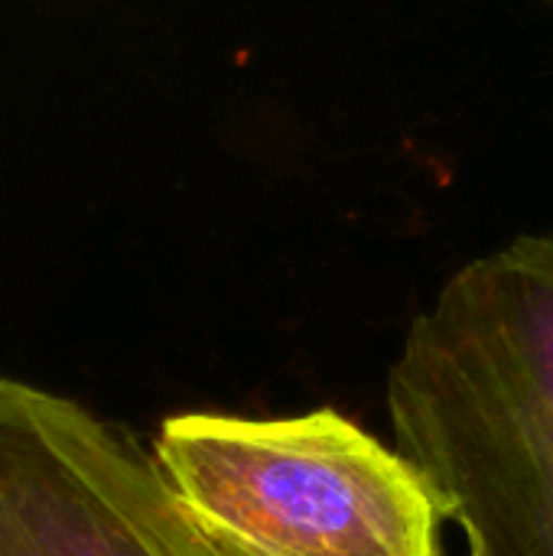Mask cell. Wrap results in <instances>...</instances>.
Instances as JSON below:
<instances>
[{"label": "cell", "instance_id": "3", "mask_svg": "<svg viewBox=\"0 0 553 556\" xmlns=\"http://www.w3.org/2000/svg\"><path fill=\"white\" fill-rule=\"evenodd\" d=\"M0 556L218 554L127 430L0 375Z\"/></svg>", "mask_w": 553, "mask_h": 556}, {"label": "cell", "instance_id": "1", "mask_svg": "<svg viewBox=\"0 0 553 556\" xmlns=\"http://www.w3.org/2000/svg\"><path fill=\"white\" fill-rule=\"evenodd\" d=\"M388 417L466 556H553V235L443 283L391 365Z\"/></svg>", "mask_w": 553, "mask_h": 556}, {"label": "cell", "instance_id": "2", "mask_svg": "<svg viewBox=\"0 0 553 556\" xmlns=\"http://www.w3.org/2000/svg\"><path fill=\"white\" fill-rule=\"evenodd\" d=\"M153 456L218 556H440V508L407 456L332 407L179 414Z\"/></svg>", "mask_w": 553, "mask_h": 556}]
</instances>
